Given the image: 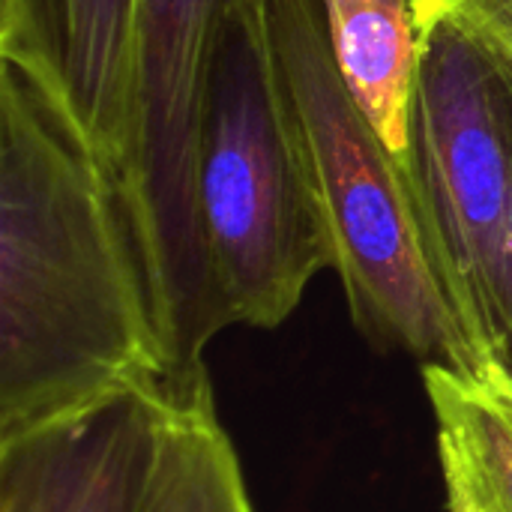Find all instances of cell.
<instances>
[{
  "instance_id": "obj_1",
  "label": "cell",
  "mask_w": 512,
  "mask_h": 512,
  "mask_svg": "<svg viewBox=\"0 0 512 512\" xmlns=\"http://www.w3.org/2000/svg\"><path fill=\"white\" fill-rule=\"evenodd\" d=\"M150 381L162 357L117 183L3 60L0 441Z\"/></svg>"
},
{
  "instance_id": "obj_2",
  "label": "cell",
  "mask_w": 512,
  "mask_h": 512,
  "mask_svg": "<svg viewBox=\"0 0 512 512\" xmlns=\"http://www.w3.org/2000/svg\"><path fill=\"white\" fill-rule=\"evenodd\" d=\"M273 0L231 9L210 69L198 195L228 327L273 330L333 267L303 129L279 63Z\"/></svg>"
},
{
  "instance_id": "obj_3",
  "label": "cell",
  "mask_w": 512,
  "mask_h": 512,
  "mask_svg": "<svg viewBox=\"0 0 512 512\" xmlns=\"http://www.w3.org/2000/svg\"><path fill=\"white\" fill-rule=\"evenodd\" d=\"M273 39L354 327L378 348L480 375L423 246L402 165L348 93L321 0H273Z\"/></svg>"
},
{
  "instance_id": "obj_4",
  "label": "cell",
  "mask_w": 512,
  "mask_h": 512,
  "mask_svg": "<svg viewBox=\"0 0 512 512\" xmlns=\"http://www.w3.org/2000/svg\"><path fill=\"white\" fill-rule=\"evenodd\" d=\"M246 0H141L132 126L117 192L138 255L162 384L180 399L210 381L204 351L228 330L198 195L210 69L225 21Z\"/></svg>"
},
{
  "instance_id": "obj_5",
  "label": "cell",
  "mask_w": 512,
  "mask_h": 512,
  "mask_svg": "<svg viewBox=\"0 0 512 512\" xmlns=\"http://www.w3.org/2000/svg\"><path fill=\"white\" fill-rule=\"evenodd\" d=\"M417 27L402 174L438 285L480 372H492L512 204V63L450 18Z\"/></svg>"
},
{
  "instance_id": "obj_6",
  "label": "cell",
  "mask_w": 512,
  "mask_h": 512,
  "mask_svg": "<svg viewBox=\"0 0 512 512\" xmlns=\"http://www.w3.org/2000/svg\"><path fill=\"white\" fill-rule=\"evenodd\" d=\"M171 396L159 381L0 441V512H141Z\"/></svg>"
},
{
  "instance_id": "obj_7",
  "label": "cell",
  "mask_w": 512,
  "mask_h": 512,
  "mask_svg": "<svg viewBox=\"0 0 512 512\" xmlns=\"http://www.w3.org/2000/svg\"><path fill=\"white\" fill-rule=\"evenodd\" d=\"M141 0H0V57L18 66L108 165L126 159Z\"/></svg>"
},
{
  "instance_id": "obj_8",
  "label": "cell",
  "mask_w": 512,
  "mask_h": 512,
  "mask_svg": "<svg viewBox=\"0 0 512 512\" xmlns=\"http://www.w3.org/2000/svg\"><path fill=\"white\" fill-rule=\"evenodd\" d=\"M339 75L402 165L420 75L417 0H321Z\"/></svg>"
},
{
  "instance_id": "obj_9",
  "label": "cell",
  "mask_w": 512,
  "mask_h": 512,
  "mask_svg": "<svg viewBox=\"0 0 512 512\" xmlns=\"http://www.w3.org/2000/svg\"><path fill=\"white\" fill-rule=\"evenodd\" d=\"M438 426V459L453 462L483 507L512 512V381L498 372L468 375L420 366Z\"/></svg>"
},
{
  "instance_id": "obj_10",
  "label": "cell",
  "mask_w": 512,
  "mask_h": 512,
  "mask_svg": "<svg viewBox=\"0 0 512 512\" xmlns=\"http://www.w3.org/2000/svg\"><path fill=\"white\" fill-rule=\"evenodd\" d=\"M141 512H255L210 381L171 399L156 474Z\"/></svg>"
},
{
  "instance_id": "obj_11",
  "label": "cell",
  "mask_w": 512,
  "mask_h": 512,
  "mask_svg": "<svg viewBox=\"0 0 512 512\" xmlns=\"http://www.w3.org/2000/svg\"><path fill=\"white\" fill-rule=\"evenodd\" d=\"M450 18L512 63V0H417V24Z\"/></svg>"
},
{
  "instance_id": "obj_12",
  "label": "cell",
  "mask_w": 512,
  "mask_h": 512,
  "mask_svg": "<svg viewBox=\"0 0 512 512\" xmlns=\"http://www.w3.org/2000/svg\"><path fill=\"white\" fill-rule=\"evenodd\" d=\"M492 372L512 381V204L510 231H507V252H504V276H501V339Z\"/></svg>"
},
{
  "instance_id": "obj_13",
  "label": "cell",
  "mask_w": 512,
  "mask_h": 512,
  "mask_svg": "<svg viewBox=\"0 0 512 512\" xmlns=\"http://www.w3.org/2000/svg\"><path fill=\"white\" fill-rule=\"evenodd\" d=\"M441 474H444L447 512H489L483 507V501L477 498V492L471 489V483L465 480V474L453 462H444L441 459Z\"/></svg>"
}]
</instances>
